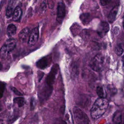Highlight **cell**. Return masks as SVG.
Here are the masks:
<instances>
[{"label":"cell","mask_w":124,"mask_h":124,"mask_svg":"<svg viewBox=\"0 0 124 124\" xmlns=\"http://www.w3.org/2000/svg\"><path fill=\"white\" fill-rule=\"evenodd\" d=\"M108 105V100L106 98H98L94 103L91 109L92 118L97 119L100 118L106 111Z\"/></svg>","instance_id":"6da1fadb"},{"label":"cell","mask_w":124,"mask_h":124,"mask_svg":"<svg viewBox=\"0 0 124 124\" xmlns=\"http://www.w3.org/2000/svg\"><path fill=\"white\" fill-rule=\"evenodd\" d=\"M105 63V58L102 54H97L90 61L89 66L92 69L100 72L102 70Z\"/></svg>","instance_id":"7a4b0ae2"},{"label":"cell","mask_w":124,"mask_h":124,"mask_svg":"<svg viewBox=\"0 0 124 124\" xmlns=\"http://www.w3.org/2000/svg\"><path fill=\"white\" fill-rule=\"evenodd\" d=\"M74 115L78 124H89V119L85 113L77 107L73 109Z\"/></svg>","instance_id":"3957f363"},{"label":"cell","mask_w":124,"mask_h":124,"mask_svg":"<svg viewBox=\"0 0 124 124\" xmlns=\"http://www.w3.org/2000/svg\"><path fill=\"white\" fill-rule=\"evenodd\" d=\"M58 71L59 65L57 64L53 65V66L51 68L50 72H49L46 79V84L48 86L51 87L52 85L54 84L56 76L58 74Z\"/></svg>","instance_id":"277c9868"},{"label":"cell","mask_w":124,"mask_h":124,"mask_svg":"<svg viewBox=\"0 0 124 124\" xmlns=\"http://www.w3.org/2000/svg\"><path fill=\"white\" fill-rule=\"evenodd\" d=\"M65 16V7L62 1L59 2L57 9V20L60 23H62Z\"/></svg>","instance_id":"5b68a950"},{"label":"cell","mask_w":124,"mask_h":124,"mask_svg":"<svg viewBox=\"0 0 124 124\" xmlns=\"http://www.w3.org/2000/svg\"><path fill=\"white\" fill-rule=\"evenodd\" d=\"M39 36V30L38 27H35L33 28L29 35L28 40V45L30 46L34 45L38 40Z\"/></svg>","instance_id":"8992f818"},{"label":"cell","mask_w":124,"mask_h":124,"mask_svg":"<svg viewBox=\"0 0 124 124\" xmlns=\"http://www.w3.org/2000/svg\"><path fill=\"white\" fill-rule=\"evenodd\" d=\"M109 29L108 24L105 21L99 23L97 29V33L101 37H104L108 32Z\"/></svg>","instance_id":"52a82bcc"},{"label":"cell","mask_w":124,"mask_h":124,"mask_svg":"<svg viewBox=\"0 0 124 124\" xmlns=\"http://www.w3.org/2000/svg\"><path fill=\"white\" fill-rule=\"evenodd\" d=\"M50 60V58H48L47 56L43 57L37 62L36 65L39 69H44L49 65Z\"/></svg>","instance_id":"ba28073f"},{"label":"cell","mask_w":124,"mask_h":124,"mask_svg":"<svg viewBox=\"0 0 124 124\" xmlns=\"http://www.w3.org/2000/svg\"><path fill=\"white\" fill-rule=\"evenodd\" d=\"M119 6V4L116 5L110 11V12L108 16V20L109 23H111L115 21L118 11Z\"/></svg>","instance_id":"9c48e42d"},{"label":"cell","mask_w":124,"mask_h":124,"mask_svg":"<svg viewBox=\"0 0 124 124\" xmlns=\"http://www.w3.org/2000/svg\"><path fill=\"white\" fill-rule=\"evenodd\" d=\"M16 44V39L14 38H10L8 39L4 45L5 46L6 48L9 53L15 48Z\"/></svg>","instance_id":"30bf717a"},{"label":"cell","mask_w":124,"mask_h":124,"mask_svg":"<svg viewBox=\"0 0 124 124\" xmlns=\"http://www.w3.org/2000/svg\"><path fill=\"white\" fill-rule=\"evenodd\" d=\"M30 29L26 27L22 29L19 33L18 36L20 41L22 42H25L27 38L29 37Z\"/></svg>","instance_id":"8fae6325"},{"label":"cell","mask_w":124,"mask_h":124,"mask_svg":"<svg viewBox=\"0 0 124 124\" xmlns=\"http://www.w3.org/2000/svg\"><path fill=\"white\" fill-rule=\"evenodd\" d=\"M15 1L12 0L9 1V4L8 5L6 12V16L8 18L10 17L13 15V13L14 10V7L15 5Z\"/></svg>","instance_id":"7c38bea8"},{"label":"cell","mask_w":124,"mask_h":124,"mask_svg":"<svg viewBox=\"0 0 124 124\" xmlns=\"http://www.w3.org/2000/svg\"><path fill=\"white\" fill-rule=\"evenodd\" d=\"M22 15L21 8L19 6H16L13 12V20L14 21L18 20Z\"/></svg>","instance_id":"4fadbf2b"},{"label":"cell","mask_w":124,"mask_h":124,"mask_svg":"<svg viewBox=\"0 0 124 124\" xmlns=\"http://www.w3.org/2000/svg\"><path fill=\"white\" fill-rule=\"evenodd\" d=\"M16 28L14 24H9L7 28V34L9 37L14 36L16 32Z\"/></svg>","instance_id":"5bb4252c"},{"label":"cell","mask_w":124,"mask_h":124,"mask_svg":"<svg viewBox=\"0 0 124 124\" xmlns=\"http://www.w3.org/2000/svg\"><path fill=\"white\" fill-rule=\"evenodd\" d=\"M96 93L99 98H105L106 96V92L102 86H98L96 87Z\"/></svg>","instance_id":"9a60e30c"},{"label":"cell","mask_w":124,"mask_h":124,"mask_svg":"<svg viewBox=\"0 0 124 124\" xmlns=\"http://www.w3.org/2000/svg\"><path fill=\"white\" fill-rule=\"evenodd\" d=\"M113 121L115 124H121L122 123V114L121 111H118L114 115Z\"/></svg>","instance_id":"2e32d148"},{"label":"cell","mask_w":124,"mask_h":124,"mask_svg":"<svg viewBox=\"0 0 124 124\" xmlns=\"http://www.w3.org/2000/svg\"><path fill=\"white\" fill-rule=\"evenodd\" d=\"M80 20L84 24H86L90 22V15L89 13H84L80 16Z\"/></svg>","instance_id":"e0dca14e"},{"label":"cell","mask_w":124,"mask_h":124,"mask_svg":"<svg viewBox=\"0 0 124 124\" xmlns=\"http://www.w3.org/2000/svg\"><path fill=\"white\" fill-rule=\"evenodd\" d=\"M71 73L72 77L76 78L78 74V66L76 63H74L71 68Z\"/></svg>","instance_id":"ac0fdd59"},{"label":"cell","mask_w":124,"mask_h":124,"mask_svg":"<svg viewBox=\"0 0 124 124\" xmlns=\"http://www.w3.org/2000/svg\"><path fill=\"white\" fill-rule=\"evenodd\" d=\"M8 54H9V52H8L5 46L3 45L1 47L0 50V56L1 58L2 59H4L6 58Z\"/></svg>","instance_id":"d6986e66"},{"label":"cell","mask_w":124,"mask_h":124,"mask_svg":"<svg viewBox=\"0 0 124 124\" xmlns=\"http://www.w3.org/2000/svg\"><path fill=\"white\" fill-rule=\"evenodd\" d=\"M14 102L17 104L19 107H21L25 104V99L23 97H16L14 99Z\"/></svg>","instance_id":"ffe728a7"},{"label":"cell","mask_w":124,"mask_h":124,"mask_svg":"<svg viewBox=\"0 0 124 124\" xmlns=\"http://www.w3.org/2000/svg\"><path fill=\"white\" fill-rule=\"evenodd\" d=\"M123 46L122 44H117L115 47V52L117 55L120 56L123 52Z\"/></svg>","instance_id":"44dd1931"},{"label":"cell","mask_w":124,"mask_h":124,"mask_svg":"<svg viewBox=\"0 0 124 124\" xmlns=\"http://www.w3.org/2000/svg\"><path fill=\"white\" fill-rule=\"evenodd\" d=\"M6 84L4 82L2 81L0 82V98H2L3 96V94L5 88Z\"/></svg>","instance_id":"7402d4cb"},{"label":"cell","mask_w":124,"mask_h":124,"mask_svg":"<svg viewBox=\"0 0 124 124\" xmlns=\"http://www.w3.org/2000/svg\"><path fill=\"white\" fill-rule=\"evenodd\" d=\"M11 90H12V91H13L16 94V95H19V96H21V95H23L22 93H21L19 91H18L17 90V89H16V88H15V87H11Z\"/></svg>","instance_id":"603a6c76"},{"label":"cell","mask_w":124,"mask_h":124,"mask_svg":"<svg viewBox=\"0 0 124 124\" xmlns=\"http://www.w3.org/2000/svg\"><path fill=\"white\" fill-rule=\"evenodd\" d=\"M110 1H108V0H101L100 3L102 6H104L108 4Z\"/></svg>","instance_id":"cb8c5ba5"},{"label":"cell","mask_w":124,"mask_h":124,"mask_svg":"<svg viewBox=\"0 0 124 124\" xmlns=\"http://www.w3.org/2000/svg\"><path fill=\"white\" fill-rule=\"evenodd\" d=\"M55 124H66V123L63 120H57V122L55 123Z\"/></svg>","instance_id":"d4e9b609"},{"label":"cell","mask_w":124,"mask_h":124,"mask_svg":"<svg viewBox=\"0 0 124 124\" xmlns=\"http://www.w3.org/2000/svg\"><path fill=\"white\" fill-rule=\"evenodd\" d=\"M2 69V64L0 62V70H1Z\"/></svg>","instance_id":"484cf974"},{"label":"cell","mask_w":124,"mask_h":124,"mask_svg":"<svg viewBox=\"0 0 124 124\" xmlns=\"http://www.w3.org/2000/svg\"><path fill=\"white\" fill-rule=\"evenodd\" d=\"M2 110V104L1 103V102H0V111Z\"/></svg>","instance_id":"4316f807"}]
</instances>
